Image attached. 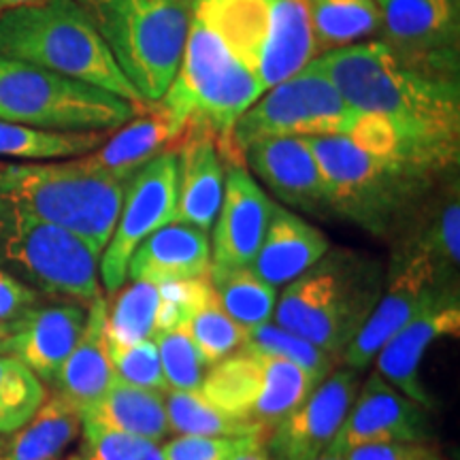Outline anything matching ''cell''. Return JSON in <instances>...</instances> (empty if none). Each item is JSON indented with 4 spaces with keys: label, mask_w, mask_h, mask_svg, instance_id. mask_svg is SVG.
<instances>
[{
    "label": "cell",
    "mask_w": 460,
    "mask_h": 460,
    "mask_svg": "<svg viewBox=\"0 0 460 460\" xmlns=\"http://www.w3.org/2000/svg\"><path fill=\"white\" fill-rule=\"evenodd\" d=\"M315 384L301 367L241 345L205 373L199 393L222 411L267 435L301 405Z\"/></svg>",
    "instance_id": "9c48e42d"
},
{
    "label": "cell",
    "mask_w": 460,
    "mask_h": 460,
    "mask_svg": "<svg viewBox=\"0 0 460 460\" xmlns=\"http://www.w3.org/2000/svg\"><path fill=\"white\" fill-rule=\"evenodd\" d=\"M101 34L115 65L143 101L171 88L186 45L194 0H75Z\"/></svg>",
    "instance_id": "8992f818"
},
{
    "label": "cell",
    "mask_w": 460,
    "mask_h": 460,
    "mask_svg": "<svg viewBox=\"0 0 460 460\" xmlns=\"http://www.w3.org/2000/svg\"><path fill=\"white\" fill-rule=\"evenodd\" d=\"M413 460H446V458L441 456L435 447H430L429 444H418L416 456H413Z\"/></svg>",
    "instance_id": "bcb514c9"
},
{
    "label": "cell",
    "mask_w": 460,
    "mask_h": 460,
    "mask_svg": "<svg viewBox=\"0 0 460 460\" xmlns=\"http://www.w3.org/2000/svg\"><path fill=\"white\" fill-rule=\"evenodd\" d=\"M271 137H315L312 111L295 79L264 90L254 105L247 107L233 126V146L243 156L252 143Z\"/></svg>",
    "instance_id": "4316f807"
},
{
    "label": "cell",
    "mask_w": 460,
    "mask_h": 460,
    "mask_svg": "<svg viewBox=\"0 0 460 460\" xmlns=\"http://www.w3.org/2000/svg\"><path fill=\"white\" fill-rule=\"evenodd\" d=\"M233 460H273V458L269 456L267 450H264V441H262L261 446H256V447H252V450L239 454V456Z\"/></svg>",
    "instance_id": "f6af8a7d"
},
{
    "label": "cell",
    "mask_w": 460,
    "mask_h": 460,
    "mask_svg": "<svg viewBox=\"0 0 460 460\" xmlns=\"http://www.w3.org/2000/svg\"><path fill=\"white\" fill-rule=\"evenodd\" d=\"M109 352H111L113 369L118 379L130 384V386L156 390V393H166L169 390L166 388L154 339H146V341L132 345H109Z\"/></svg>",
    "instance_id": "ab89813d"
},
{
    "label": "cell",
    "mask_w": 460,
    "mask_h": 460,
    "mask_svg": "<svg viewBox=\"0 0 460 460\" xmlns=\"http://www.w3.org/2000/svg\"><path fill=\"white\" fill-rule=\"evenodd\" d=\"M273 205L245 164H226L222 203L211 226V267H250L267 233Z\"/></svg>",
    "instance_id": "9a60e30c"
},
{
    "label": "cell",
    "mask_w": 460,
    "mask_h": 460,
    "mask_svg": "<svg viewBox=\"0 0 460 460\" xmlns=\"http://www.w3.org/2000/svg\"><path fill=\"white\" fill-rule=\"evenodd\" d=\"M0 56L101 88L146 109L75 0H41L0 15Z\"/></svg>",
    "instance_id": "277c9868"
},
{
    "label": "cell",
    "mask_w": 460,
    "mask_h": 460,
    "mask_svg": "<svg viewBox=\"0 0 460 460\" xmlns=\"http://www.w3.org/2000/svg\"><path fill=\"white\" fill-rule=\"evenodd\" d=\"M41 0H0V15L9 13V11L20 9V7H28V4H37Z\"/></svg>",
    "instance_id": "7dc6e473"
},
{
    "label": "cell",
    "mask_w": 460,
    "mask_h": 460,
    "mask_svg": "<svg viewBox=\"0 0 460 460\" xmlns=\"http://www.w3.org/2000/svg\"><path fill=\"white\" fill-rule=\"evenodd\" d=\"M318 160L331 214L379 239H396L452 175L377 156L348 137H305Z\"/></svg>",
    "instance_id": "7a4b0ae2"
},
{
    "label": "cell",
    "mask_w": 460,
    "mask_h": 460,
    "mask_svg": "<svg viewBox=\"0 0 460 460\" xmlns=\"http://www.w3.org/2000/svg\"><path fill=\"white\" fill-rule=\"evenodd\" d=\"M177 154L164 152L139 169L126 183L122 211L101 258V279L109 295L128 279L135 250L158 228L175 222Z\"/></svg>",
    "instance_id": "8fae6325"
},
{
    "label": "cell",
    "mask_w": 460,
    "mask_h": 460,
    "mask_svg": "<svg viewBox=\"0 0 460 460\" xmlns=\"http://www.w3.org/2000/svg\"><path fill=\"white\" fill-rule=\"evenodd\" d=\"M360 371H331L284 420L264 435L273 460H314L326 452L358 394Z\"/></svg>",
    "instance_id": "4fadbf2b"
},
{
    "label": "cell",
    "mask_w": 460,
    "mask_h": 460,
    "mask_svg": "<svg viewBox=\"0 0 460 460\" xmlns=\"http://www.w3.org/2000/svg\"><path fill=\"white\" fill-rule=\"evenodd\" d=\"M209 234L190 224L171 222L137 247L128 262V279L164 284L205 278L209 275Z\"/></svg>",
    "instance_id": "7402d4cb"
},
{
    "label": "cell",
    "mask_w": 460,
    "mask_h": 460,
    "mask_svg": "<svg viewBox=\"0 0 460 460\" xmlns=\"http://www.w3.org/2000/svg\"><path fill=\"white\" fill-rule=\"evenodd\" d=\"M318 66L358 113L377 118L407 163L452 175L460 158V82L413 66L379 39L326 51Z\"/></svg>",
    "instance_id": "6da1fadb"
},
{
    "label": "cell",
    "mask_w": 460,
    "mask_h": 460,
    "mask_svg": "<svg viewBox=\"0 0 460 460\" xmlns=\"http://www.w3.org/2000/svg\"><path fill=\"white\" fill-rule=\"evenodd\" d=\"M113 295V301H107L109 345H132L152 339L156 332L160 286L152 281H132Z\"/></svg>",
    "instance_id": "1f68e13d"
},
{
    "label": "cell",
    "mask_w": 460,
    "mask_h": 460,
    "mask_svg": "<svg viewBox=\"0 0 460 460\" xmlns=\"http://www.w3.org/2000/svg\"><path fill=\"white\" fill-rule=\"evenodd\" d=\"M99 254L68 230L0 194V269L43 296L90 305L101 296Z\"/></svg>",
    "instance_id": "ba28073f"
},
{
    "label": "cell",
    "mask_w": 460,
    "mask_h": 460,
    "mask_svg": "<svg viewBox=\"0 0 460 460\" xmlns=\"http://www.w3.org/2000/svg\"><path fill=\"white\" fill-rule=\"evenodd\" d=\"M152 339L156 343L166 388L190 390V393L199 390L203 384L207 365L200 358L188 326H172V329L156 332Z\"/></svg>",
    "instance_id": "74e56055"
},
{
    "label": "cell",
    "mask_w": 460,
    "mask_h": 460,
    "mask_svg": "<svg viewBox=\"0 0 460 460\" xmlns=\"http://www.w3.org/2000/svg\"><path fill=\"white\" fill-rule=\"evenodd\" d=\"M177 211L175 222L205 233L214 226L224 194L226 164L217 141L203 128H186L177 147Z\"/></svg>",
    "instance_id": "ffe728a7"
},
{
    "label": "cell",
    "mask_w": 460,
    "mask_h": 460,
    "mask_svg": "<svg viewBox=\"0 0 460 460\" xmlns=\"http://www.w3.org/2000/svg\"><path fill=\"white\" fill-rule=\"evenodd\" d=\"M105 324L107 298L99 296L94 303L88 305V318H85L82 337L51 382L58 393L77 402L82 410L101 399L118 379L111 352H109Z\"/></svg>",
    "instance_id": "603a6c76"
},
{
    "label": "cell",
    "mask_w": 460,
    "mask_h": 460,
    "mask_svg": "<svg viewBox=\"0 0 460 460\" xmlns=\"http://www.w3.org/2000/svg\"><path fill=\"white\" fill-rule=\"evenodd\" d=\"M88 309L82 303L58 298L41 303L13 320L9 354L22 360L41 382L51 384L82 337Z\"/></svg>",
    "instance_id": "ac0fdd59"
},
{
    "label": "cell",
    "mask_w": 460,
    "mask_h": 460,
    "mask_svg": "<svg viewBox=\"0 0 460 460\" xmlns=\"http://www.w3.org/2000/svg\"><path fill=\"white\" fill-rule=\"evenodd\" d=\"M84 439L71 460H164L158 441L118 430L82 427Z\"/></svg>",
    "instance_id": "f35d334b"
},
{
    "label": "cell",
    "mask_w": 460,
    "mask_h": 460,
    "mask_svg": "<svg viewBox=\"0 0 460 460\" xmlns=\"http://www.w3.org/2000/svg\"><path fill=\"white\" fill-rule=\"evenodd\" d=\"M209 281L220 307L243 329L273 322L278 288L269 286L250 267H211Z\"/></svg>",
    "instance_id": "4dcf8cb0"
},
{
    "label": "cell",
    "mask_w": 460,
    "mask_h": 460,
    "mask_svg": "<svg viewBox=\"0 0 460 460\" xmlns=\"http://www.w3.org/2000/svg\"><path fill=\"white\" fill-rule=\"evenodd\" d=\"M245 166L288 209L332 216L324 180L305 137H271L243 149Z\"/></svg>",
    "instance_id": "2e32d148"
},
{
    "label": "cell",
    "mask_w": 460,
    "mask_h": 460,
    "mask_svg": "<svg viewBox=\"0 0 460 460\" xmlns=\"http://www.w3.org/2000/svg\"><path fill=\"white\" fill-rule=\"evenodd\" d=\"M186 326L194 343H197L207 369L237 352L245 341V329L220 307L214 286L207 290L203 301L197 305Z\"/></svg>",
    "instance_id": "d590c367"
},
{
    "label": "cell",
    "mask_w": 460,
    "mask_h": 460,
    "mask_svg": "<svg viewBox=\"0 0 460 460\" xmlns=\"http://www.w3.org/2000/svg\"><path fill=\"white\" fill-rule=\"evenodd\" d=\"M452 295H458V286L447 284L441 278L430 258L424 254L422 247L413 243V239L399 234L386 264V278L376 309L341 356L345 367L356 371L367 369L379 349L402 326Z\"/></svg>",
    "instance_id": "30bf717a"
},
{
    "label": "cell",
    "mask_w": 460,
    "mask_h": 460,
    "mask_svg": "<svg viewBox=\"0 0 460 460\" xmlns=\"http://www.w3.org/2000/svg\"><path fill=\"white\" fill-rule=\"evenodd\" d=\"M82 407L56 390L48 396L31 422L0 446V460H58L82 435Z\"/></svg>",
    "instance_id": "83f0119b"
},
{
    "label": "cell",
    "mask_w": 460,
    "mask_h": 460,
    "mask_svg": "<svg viewBox=\"0 0 460 460\" xmlns=\"http://www.w3.org/2000/svg\"><path fill=\"white\" fill-rule=\"evenodd\" d=\"M109 132H56L0 119V158L26 163L79 158L101 147Z\"/></svg>",
    "instance_id": "f546056e"
},
{
    "label": "cell",
    "mask_w": 460,
    "mask_h": 460,
    "mask_svg": "<svg viewBox=\"0 0 460 460\" xmlns=\"http://www.w3.org/2000/svg\"><path fill=\"white\" fill-rule=\"evenodd\" d=\"M126 183L90 169L84 158L0 163V194L102 254L122 211Z\"/></svg>",
    "instance_id": "5b68a950"
},
{
    "label": "cell",
    "mask_w": 460,
    "mask_h": 460,
    "mask_svg": "<svg viewBox=\"0 0 460 460\" xmlns=\"http://www.w3.org/2000/svg\"><path fill=\"white\" fill-rule=\"evenodd\" d=\"M247 348H254L258 352H267L273 356H279L292 365L301 367L307 373L309 379L318 386L329 373L335 369V362L329 354L322 352L307 339L295 335V332L281 329L275 322H264V324L252 326L245 329V341Z\"/></svg>",
    "instance_id": "8d00e7d4"
},
{
    "label": "cell",
    "mask_w": 460,
    "mask_h": 460,
    "mask_svg": "<svg viewBox=\"0 0 460 460\" xmlns=\"http://www.w3.org/2000/svg\"><path fill=\"white\" fill-rule=\"evenodd\" d=\"M329 250L331 241L318 226L284 205H273L267 233L250 269L269 286H288Z\"/></svg>",
    "instance_id": "44dd1931"
},
{
    "label": "cell",
    "mask_w": 460,
    "mask_h": 460,
    "mask_svg": "<svg viewBox=\"0 0 460 460\" xmlns=\"http://www.w3.org/2000/svg\"><path fill=\"white\" fill-rule=\"evenodd\" d=\"M48 399L45 384L15 356H0V435H11L31 422Z\"/></svg>",
    "instance_id": "e575fe53"
},
{
    "label": "cell",
    "mask_w": 460,
    "mask_h": 460,
    "mask_svg": "<svg viewBox=\"0 0 460 460\" xmlns=\"http://www.w3.org/2000/svg\"><path fill=\"white\" fill-rule=\"evenodd\" d=\"M386 264L365 252L331 247L278 296L273 322L339 360L379 301Z\"/></svg>",
    "instance_id": "3957f363"
},
{
    "label": "cell",
    "mask_w": 460,
    "mask_h": 460,
    "mask_svg": "<svg viewBox=\"0 0 460 460\" xmlns=\"http://www.w3.org/2000/svg\"><path fill=\"white\" fill-rule=\"evenodd\" d=\"M418 444H362L343 450L345 460H413Z\"/></svg>",
    "instance_id": "7bdbcfd3"
},
{
    "label": "cell",
    "mask_w": 460,
    "mask_h": 460,
    "mask_svg": "<svg viewBox=\"0 0 460 460\" xmlns=\"http://www.w3.org/2000/svg\"><path fill=\"white\" fill-rule=\"evenodd\" d=\"M429 411L390 386L379 373H371L326 454H341L362 444H427Z\"/></svg>",
    "instance_id": "5bb4252c"
},
{
    "label": "cell",
    "mask_w": 460,
    "mask_h": 460,
    "mask_svg": "<svg viewBox=\"0 0 460 460\" xmlns=\"http://www.w3.org/2000/svg\"><path fill=\"white\" fill-rule=\"evenodd\" d=\"M82 420L84 427L146 437L158 444L171 433L164 393L130 386L122 379H115L101 399L85 405Z\"/></svg>",
    "instance_id": "d4e9b609"
},
{
    "label": "cell",
    "mask_w": 460,
    "mask_h": 460,
    "mask_svg": "<svg viewBox=\"0 0 460 460\" xmlns=\"http://www.w3.org/2000/svg\"><path fill=\"white\" fill-rule=\"evenodd\" d=\"M43 295L0 269V322H13L41 301Z\"/></svg>",
    "instance_id": "b9f144b4"
},
{
    "label": "cell",
    "mask_w": 460,
    "mask_h": 460,
    "mask_svg": "<svg viewBox=\"0 0 460 460\" xmlns=\"http://www.w3.org/2000/svg\"><path fill=\"white\" fill-rule=\"evenodd\" d=\"M186 126L172 118L163 102H152L146 111L119 126L101 147L85 154L84 163L90 169L113 177V180L128 181L137 171L143 169L154 158L164 152H177L183 139Z\"/></svg>",
    "instance_id": "d6986e66"
},
{
    "label": "cell",
    "mask_w": 460,
    "mask_h": 460,
    "mask_svg": "<svg viewBox=\"0 0 460 460\" xmlns=\"http://www.w3.org/2000/svg\"><path fill=\"white\" fill-rule=\"evenodd\" d=\"M269 39L261 62L264 90L284 84L318 58L307 0H267Z\"/></svg>",
    "instance_id": "cb8c5ba5"
},
{
    "label": "cell",
    "mask_w": 460,
    "mask_h": 460,
    "mask_svg": "<svg viewBox=\"0 0 460 460\" xmlns=\"http://www.w3.org/2000/svg\"><path fill=\"white\" fill-rule=\"evenodd\" d=\"M290 79H295L298 92L312 111L315 137L348 135L356 118H358V111L343 99V94L331 82L329 75L318 66L315 58Z\"/></svg>",
    "instance_id": "836d02e7"
},
{
    "label": "cell",
    "mask_w": 460,
    "mask_h": 460,
    "mask_svg": "<svg viewBox=\"0 0 460 460\" xmlns=\"http://www.w3.org/2000/svg\"><path fill=\"white\" fill-rule=\"evenodd\" d=\"M460 335V301L458 295L446 296L433 307L405 324L376 356V367L390 386L410 396L427 410H433L435 401L420 379V365L424 354L441 337Z\"/></svg>",
    "instance_id": "e0dca14e"
},
{
    "label": "cell",
    "mask_w": 460,
    "mask_h": 460,
    "mask_svg": "<svg viewBox=\"0 0 460 460\" xmlns=\"http://www.w3.org/2000/svg\"><path fill=\"white\" fill-rule=\"evenodd\" d=\"M146 109L94 85L0 56L3 122L56 132H111Z\"/></svg>",
    "instance_id": "52a82bcc"
},
{
    "label": "cell",
    "mask_w": 460,
    "mask_h": 460,
    "mask_svg": "<svg viewBox=\"0 0 460 460\" xmlns=\"http://www.w3.org/2000/svg\"><path fill=\"white\" fill-rule=\"evenodd\" d=\"M307 9L318 56L369 41L379 32L376 0H307Z\"/></svg>",
    "instance_id": "f1b7e54d"
},
{
    "label": "cell",
    "mask_w": 460,
    "mask_h": 460,
    "mask_svg": "<svg viewBox=\"0 0 460 460\" xmlns=\"http://www.w3.org/2000/svg\"><path fill=\"white\" fill-rule=\"evenodd\" d=\"M11 339H13V322H0V356L9 354Z\"/></svg>",
    "instance_id": "ee69618b"
},
{
    "label": "cell",
    "mask_w": 460,
    "mask_h": 460,
    "mask_svg": "<svg viewBox=\"0 0 460 460\" xmlns=\"http://www.w3.org/2000/svg\"><path fill=\"white\" fill-rule=\"evenodd\" d=\"M401 234H407L422 247L447 284L458 286L460 190L456 172L435 190L433 197L418 211L416 220Z\"/></svg>",
    "instance_id": "484cf974"
},
{
    "label": "cell",
    "mask_w": 460,
    "mask_h": 460,
    "mask_svg": "<svg viewBox=\"0 0 460 460\" xmlns=\"http://www.w3.org/2000/svg\"><path fill=\"white\" fill-rule=\"evenodd\" d=\"M314 460H345L343 456H337V454H320L318 458H314Z\"/></svg>",
    "instance_id": "c3c4849f"
},
{
    "label": "cell",
    "mask_w": 460,
    "mask_h": 460,
    "mask_svg": "<svg viewBox=\"0 0 460 460\" xmlns=\"http://www.w3.org/2000/svg\"><path fill=\"white\" fill-rule=\"evenodd\" d=\"M379 34L413 66L460 73V0H376Z\"/></svg>",
    "instance_id": "7c38bea8"
},
{
    "label": "cell",
    "mask_w": 460,
    "mask_h": 460,
    "mask_svg": "<svg viewBox=\"0 0 460 460\" xmlns=\"http://www.w3.org/2000/svg\"><path fill=\"white\" fill-rule=\"evenodd\" d=\"M164 407L169 427L177 435L199 437H245L264 435L243 420L222 411L205 399L199 390H166Z\"/></svg>",
    "instance_id": "d6a6232c"
},
{
    "label": "cell",
    "mask_w": 460,
    "mask_h": 460,
    "mask_svg": "<svg viewBox=\"0 0 460 460\" xmlns=\"http://www.w3.org/2000/svg\"><path fill=\"white\" fill-rule=\"evenodd\" d=\"M264 435L245 437H199L177 435L160 447L164 460H233L261 446Z\"/></svg>",
    "instance_id": "60d3db41"
}]
</instances>
